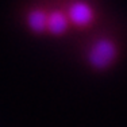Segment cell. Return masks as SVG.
Wrapping results in <instances>:
<instances>
[{"label":"cell","instance_id":"cell-1","mask_svg":"<svg viewBox=\"0 0 127 127\" xmlns=\"http://www.w3.org/2000/svg\"><path fill=\"white\" fill-rule=\"evenodd\" d=\"M115 46L110 41H99L89 51V62L96 68H104L114 60Z\"/></svg>","mask_w":127,"mask_h":127},{"label":"cell","instance_id":"cell-2","mask_svg":"<svg viewBox=\"0 0 127 127\" xmlns=\"http://www.w3.org/2000/svg\"><path fill=\"white\" fill-rule=\"evenodd\" d=\"M69 18L76 25H80V26L87 25L92 19V10H91V7L87 5L85 3H81V1L74 3L69 8Z\"/></svg>","mask_w":127,"mask_h":127},{"label":"cell","instance_id":"cell-3","mask_svg":"<svg viewBox=\"0 0 127 127\" xmlns=\"http://www.w3.org/2000/svg\"><path fill=\"white\" fill-rule=\"evenodd\" d=\"M68 27V19L62 12H53L47 15V27L50 32L53 34H61Z\"/></svg>","mask_w":127,"mask_h":127},{"label":"cell","instance_id":"cell-4","mask_svg":"<svg viewBox=\"0 0 127 127\" xmlns=\"http://www.w3.org/2000/svg\"><path fill=\"white\" fill-rule=\"evenodd\" d=\"M27 23H29L31 30L37 32H42L47 27V15L41 10L31 11L27 16Z\"/></svg>","mask_w":127,"mask_h":127}]
</instances>
